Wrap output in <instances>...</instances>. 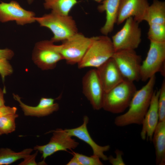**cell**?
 Listing matches in <instances>:
<instances>
[{
  "label": "cell",
  "instance_id": "6da1fadb",
  "mask_svg": "<svg viewBox=\"0 0 165 165\" xmlns=\"http://www.w3.org/2000/svg\"><path fill=\"white\" fill-rule=\"evenodd\" d=\"M156 80L155 75L148 79L144 86L137 90L127 111L115 118L114 123L116 126L123 127L132 124L141 125L150 105Z\"/></svg>",
  "mask_w": 165,
  "mask_h": 165
},
{
  "label": "cell",
  "instance_id": "7a4b0ae2",
  "mask_svg": "<svg viewBox=\"0 0 165 165\" xmlns=\"http://www.w3.org/2000/svg\"><path fill=\"white\" fill-rule=\"evenodd\" d=\"M34 19L41 27L50 29L53 36L51 40L54 43L63 41L78 32L75 20L69 15L53 11Z\"/></svg>",
  "mask_w": 165,
  "mask_h": 165
},
{
  "label": "cell",
  "instance_id": "3957f363",
  "mask_svg": "<svg viewBox=\"0 0 165 165\" xmlns=\"http://www.w3.org/2000/svg\"><path fill=\"white\" fill-rule=\"evenodd\" d=\"M137 90L133 82L124 80L105 93L102 108L114 114L123 112L128 107Z\"/></svg>",
  "mask_w": 165,
  "mask_h": 165
},
{
  "label": "cell",
  "instance_id": "277c9868",
  "mask_svg": "<svg viewBox=\"0 0 165 165\" xmlns=\"http://www.w3.org/2000/svg\"><path fill=\"white\" fill-rule=\"evenodd\" d=\"M115 52L112 39L106 35L95 36L80 62L78 68H97L112 58Z\"/></svg>",
  "mask_w": 165,
  "mask_h": 165
},
{
  "label": "cell",
  "instance_id": "5b68a950",
  "mask_svg": "<svg viewBox=\"0 0 165 165\" xmlns=\"http://www.w3.org/2000/svg\"><path fill=\"white\" fill-rule=\"evenodd\" d=\"M95 37H87L77 32L62 41L60 45L53 43L52 48L59 53L69 64L79 63L82 60Z\"/></svg>",
  "mask_w": 165,
  "mask_h": 165
},
{
  "label": "cell",
  "instance_id": "8992f818",
  "mask_svg": "<svg viewBox=\"0 0 165 165\" xmlns=\"http://www.w3.org/2000/svg\"><path fill=\"white\" fill-rule=\"evenodd\" d=\"M150 41L147 56L140 67V79L144 82L159 72L165 76V42Z\"/></svg>",
  "mask_w": 165,
  "mask_h": 165
},
{
  "label": "cell",
  "instance_id": "52a82bcc",
  "mask_svg": "<svg viewBox=\"0 0 165 165\" xmlns=\"http://www.w3.org/2000/svg\"><path fill=\"white\" fill-rule=\"evenodd\" d=\"M139 23L132 17L126 20L122 28L112 37L115 52L123 50H134L141 41V31Z\"/></svg>",
  "mask_w": 165,
  "mask_h": 165
},
{
  "label": "cell",
  "instance_id": "ba28073f",
  "mask_svg": "<svg viewBox=\"0 0 165 165\" xmlns=\"http://www.w3.org/2000/svg\"><path fill=\"white\" fill-rule=\"evenodd\" d=\"M112 57L124 80L134 82L140 79L141 58L134 50L116 51L115 52Z\"/></svg>",
  "mask_w": 165,
  "mask_h": 165
},
{
  "label": "cell",
  "instance_id": "9c48e42d",
  "mask_svg": "<svg viewBox=\"0 0 165 165\" xmlns=\"http://www.w3.org/2000/svg\"><path fill=\"white\" fill-rule=\"evenodd\" d=\"M49 132H52L53 135L49 142L44 145H37L34 148V150L42 154L44 162L47 157L57 152L75 149L79 145V143L72 138L65 129L58 128Z\"/></svg>",
  "mask_w": 165,
  "mask_h": 165
},
{
  "label": "cell",
  "instance_id": "30bf717a",
  "mask_svg": "<svg viewBox=\"0 0 165 165\" xmlns=\"http://www.w3.org/2000/svg\"><path fill=\"white\" fill-rule=\"evenodd\" d=\"M82 92L95 110L102 108L105 92L96 69H92L83 75Z\"/></svg>",
  "mask_w": 165,
  "mask_h": 165
},
{
  "label": "cell",
  "instance_id": "8fae6325",
  "mask_svg": "<svg viewBox=\"0 0 165 165\" xmlns=\"http://www.w3.org/2000/svg\"><path fill=\"white\" fill-rule=\"evenodd\" d=\"M53 42L51 40L41 41L36 43L34 48L32 59L42 70L53 69L58 62L64 60L62 56L52 48Z\"/></svg>",
  "mask_w": 165,
  "mask_h": 165
},
{
  "label": "cell",
  "instance_id": "7c38bea8",
  "mask_svg": "<svg viewBox=\"0 0 165 165\" xmlns=\"http://www.w3.org/2000/svg\"><path fill=\"white\" fill-rule=\"evenodd\" d=\"M35 13L23 8L17 1L0 3V22L15 21L18 25L23 26L35 22Z\"/></svg>",
  "mask_w": 165,
  "mask_h": 165
},
{
  "label": "cell",
  "instance_id": "4fadbf2b",
  "mask_svg": "<svg viewBox=\"0 0 165 165\" xmlns=\"http://www.w3.org/2000/svg\"><path fill=\"white\" fill-rule=\"evenodd\" d=\"M149 6L148 0H120L116 23L120 24L132 17L139 23L144 21Z\"/></svg>",
  "mask_w": 165,
  "mask_h": 165
},
{
  "label": "cell",
  "instance_id": "5bb4252c",
  "mask_svg": "<svg viewBox=\"0 0 165 165\" xmlns=\"http://www.w3.org/2000/svg\"><path fill=\"white\" fill-rule=\"evenodd\" d=\"M96 69L105 93L124 80L112 57Z\"/></svg>",
  "mask_w": 165,
  "mask_h": 165
},
{
  "label": "cell",
  "instance_id": "9a60e30c",
  "mask_svg": "<svg viewBox=\"0 0 165 165\" xmlns=\"http://www.w3.org/2000/svg\"><path fill=\"white\" fill-rule=\"evenodd\" d=\"M13 95L14 99L19 103L25 116L44 117L50 115L59 109V104L54 102L55 99L51 98L41 97L38 104L35 106H32L23 102L18 95L13 93Z\"/></svg>",
  "mask_w": 165,
  "mask_h": 165
},
{
  "label": "cell",
  "instance_id": "2e32d148",
  "mask_svg": "<svg viewBox=\"0 0 165 165\" xmlns=\"http://www.w3.org/2000/svg\"><path fill=\"white\" fill-rule=\"evenodd\" d=\"M160 90H155L153 93L148 110L141 125L142 127L140 135L141 138L152 141L154 130L159 120L158 99Z\"/></svg>",
  "mask_w": 165,
  "mask_h": 165
},
{
  "label": "cell",
  "instance_id": "e0dca14e",
  "mask_svg": "<svg viewBox=\"0 0 165 165\" xmlns=\"http://www.w3.org/2000/svg\"><path fill=\"white\" fill-rule=\"evenodd\" d=\"M88 122V117L85 116L83 118V123L81 126L75 128L66 129L65 130L70 136H75L89 145L92 149L93 155L98 156L103 160H108V156L104 153L110 149V146H100L93 140L87 129Z\"/></svg>",
  "mask_w": 165,
  "mask_h": 165
},
{
  "label": "cell",
  "instance_id": "ac0fdd59",
  "mask_svg": "<svg viewBox=\"0 0 165 165\" xmlns=\"http://www.w3.org/2000/svg\"><path fill=\"white\" fill-rule=\"evenodd\" d=\"M120 0H104L99 5L97 9L100 12L105 11L106 21L100 31L104 35H107L113 30L116 23L117 13Z\"/></svg>",
  "mask_w": 165,
  "mask_h": 165
},
{
  "label": "cell",
  "instance_id": "d6986e66",
  "mask_svg": "<svg viewBox=\"0 0 165 165\" xmlns=\"http://www.w3.org/2000/svg\"><path fill=\"white\" fill-rule=\"evenodd\" d=\"M152 141L155 150L157 165H165V120L159 121L154 132Z\"/></svg>",
  "mask_w": 165,
  "mask_h": 165
},
{
  "label": "cell",
  "instance_id": "ffe728a7",
  "mask_svg": "<svg viewBox=\"0 0 165 165\" xmlns=\"http://www.w3.org/2000/svg\"><path fill=\"white\" fill-rule=\"evenodd\" d=\"M144 20L148 24L165 25V2L153 0L148 9Z\"/></svg>",
  "mask_w": 165,
  "mask_h": 165
},
{
  "label": "cell",
  "instance_id": "44dd1931",
  "mask_svg": "<svg viewBox=\"0 0 165 165\" xmlns=\"http://www.w3.org/2000/svg\"><path fill=\"white\" fill-rule=\"evenodd\" d=\"M33 149L29 148L20 152H15L8 148H0V165H8L30 154Z\"/></svg>",
  "mask_w": 165,
  "mask_h": 165
},
{
  "label": "cell",
  "instance_id": "7402d4cb",
  "mask_svg": "<svg viewBox=\"0 0 165 165\" xmlns=\"http://www.w3.org/2000/svg\"><path fill=\"white\" fill-rule=\"evenodd\" d=\"M45 9L64 15H68L72 9L78 3L77 0H43Z\"/></svg>",
  "mask_w": 165,
  "mask_h": 165
},
{
  "label": "cell",
  "instance_id": "603a6c76",
  "mask_svg": "<svg viewBox=\"0 0 165 165\" xmlns=\"http://www.w3.org/2000/svg\"><path fill=\"white\" fill-rule=\"evenodd\" d=\"M18 116V115L16 113L6 115L0 117V135L7 134L15 130V119Z\"/></svg>",
  "mask_w": 165,
  "mask_h": 165
},
{
  "label": "cell",
  "instance_id": "cb8c5ba5",
  "mask_svg": "<svg viewBox=\"0 0 165 165\" xmlns=\"http://www.w3.org/2000/svg\"><path fill=\"white\" fill-rule=\"evenodd\" d=\"M148 25V37L150 41L165 42V25L151 24Z\"/></svg>",
  "mask_w": 165,
  "mask_h": 165
},
{
  "label": "cell",
  "instance_id": "d4e9b609",
  "mask_svg": "<svg viewBox=\"0 0 165 165\" xmlns=\"http://www.w3.org/2000/svg\"><path fill=\"white\" fill-rule=\"evenodd\" d=\"M158 99L159 121L165 120V80L162 82Z\"/></svg>",
  "mask_w": 165,
  "mask_h": 165
},
{
  "label": "cell",
  "instance_id": "484cf974",
  "mask_svg": "<svg viewBox=\"0 0 165 165\" xmlns=\"http://www.w3.org/2000/svg\"><path fill=\"white\" fill-rule=\"evenodd\" d=\"M73 155L78 159L81 165H102L103 163L98 156L93 155L88 156L73 152Z\"/></svg>",
  "mask_w": 165,
  "mask_h": 165
},
{
  "label": "cell",
  "instance_id": "4316f807",
  "mask_svg": "<svg viewBox=\"0 0 165 165\" xmlns=\"http://www.w3.org/2000/svg\"><path fill=\"white\" fill-rule=\"evenodd\" d=\"M13 72V69L9 60L0 58V75L3 82L6 77L11 75Z\"/></svg>",
  "mask_w": 165,
  "mask_h": 165
},
{
  "label": "cell",
  "instance_id": "83f0119b",
  "mask_svg": "<svg viewBox=\"0 0 165 165\" xmlns=\"http://www.w3.org/2000/svg\"><path fill=\"white\" fill-rule=\"evenodd\" d=\"M115 152L116 155V158H114L111 155L108 157V160L110 163L113 165H125L122 158L123 152L118 149H116Z\"/></svg>",
  "mask_w": 165,
  "mask_h": 165
},
{
  "label": "cell",
  "instance_id": "f1b7e54d",
  "mask_svg": "<svg viewBox=\"0 0 165 165\" xmlns=\"http://www.w3.org/2000/svg\"><path fill=\"white\" fill-rule=\"evenodd\" d=\"M38 151L36 152L33 154H30L24 159V160L21 162L19 165H36L38 163L35 161V158L37 155Z\"/></svg>",
  "mask_w": 165,
  "mask_h": 165
},
{
  "label": "cell",
  "instance_id": "f546056e",
  "mask_svg": "<svg viewBox=\"0 0 165 165\" xmlns=\"http://www.w3.org/2000/svg\"><path fill=\"white\" fill-rule=\"evenodd\" d=\"M17 108L15 107H11L5 105L0 107V117L4 115L16 113Z\"/></svg>",
  "mask_w": 165,
  "mask_h": 165
},
{
  "label": "cell",
  "instance_id": "4dcf8cb0",
  "mask_svg": "<svg viewBox=\"0 0 165 165\" xmlns=\"http://www.w3.org/2000/svg\"><path fill=\"white\" fill-rule=\"evenodd\" d=\"M14 55L13 51L10 49H0V58L6 59L9 60L13 57Z\"/></svg>",
  "mask_w": 165,
  "mask_h": 165
},
{
  "label": "cell",
  "instance_id": "1f68e13d",
  "mask_svg": "<svg viewBox=\"0 0 165 165\" xmlns=\"http://www.w3.org/2000/svg\"><path fill=\"white\" fill-rule=\"evenodd\" d=\"M66 165H81L77 158L73 155V157L66 164Z\"/></svg>",
  "mask_w": 165,
  "mask_h": 165
},
{
  "label": "cell",
  "instance_id": "d6a6232c",
  "mask_svg": "<svg viewBox=\"0 0 165 165\" xmlns=\"http://www.w3.org/2000/svg\"><path fill=\"white\" fill-rule=\"evenodd\" d=\"M4 93V91L0 88V107L5 105Z\"/></svg>",
  "mask_w": 165,
  "mask_h": 165
},
{
  "label": "cell",
  "instance_id": "836d02e7",
  "mask_svg": "<svg viewBox=\"0 0 165 165\" xmlns=\"http://www.w3.org/2000/svg\"><path fill=\"white\" fill-rule=\"evenodd\" d=\"M35 0H26L28 3L29 4H31Z\"/></svg>",
  "mask_w": 165,
  "mask_h": 165
},
{
  "label": "cell",
  "instance_id": "e575fe53",
  "mask_svg": "<svg viewBox=\"0 0 165 165\" xmlns=\"http://www.w3.org/2000/svg\"><path fill=\"white\" fill-rule=\"evenodd\" d=\"M96 2H101V1H104V0H94Z\"/></svg>",
  "mask_w": 165,
  "mask_h": 165
}]
</instances>
